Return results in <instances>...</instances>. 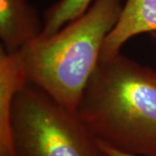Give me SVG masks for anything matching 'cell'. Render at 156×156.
<instances>
[{
    "label": "cell",
    "instance_id": "6da1fadb",
    "mask_svg": "<svg viewBox=\"0 0 156 156\" xmlns=\"http://www.w3.org/2000/svg\"><path fill=\"white\" fill-rule=\"evenodd\" d=\"M76 114L99 141L130 154L156 156V69L118 53L101 60Z\"/></svg>",
    "mask_w": 156,
    "mask_h": 156
},
{
    "label": "cell",
    "instance_id": "7a4b0ae2",
    "mask_svg": "<svg viewBox=\"0 0 156 156\" xmlns=\"http://www.w3.org/2000/svg\"><path fill=\"white\" fill-rule=\"evenodd\" d=\"M122 0H95L80 17L56 33L39 37L17 50L29 83L76 112L100 62L108 34L122 11Z\"/></svg>",
    "mask_w": 156,
    "mask_h": 156
},
{
    "label": "cell",
    "instance_id": "3957f363",
    "mask_svg": "<svg viewBox=\"0 0 156 156\" xmlns=\"http://www.w3.org/2000/svg\"><path fill=\"white\" fill-rule=\"evenodd\" d=\"M11 120L14 156H108L76 112L34 84L16 93Z\"/></svg>",
    "mask_w": 156,
    "mask_h": 156
},
{
    "label": "cell",
    "instance_id": "277c9868",
    "mask_svg": "<svg viewBox=\"0 0 156 156\" xmlns=\"http://www.w3.org/2000/svg\"><path fill=\"white\" fill-rule=\"evenodd\" d=\"M44 28L27 0H0L1 48L15 52L39 37Z\"/></svg>",
    "mask_w": 156,
    "mask_h": 156
},
{
    "label": "cell",
    "instance_id": "5b68a950",
    "mask_svg": "<svg viewBox=\"0 0 156 156\" xmlns=\"http://www.w3.org/2000/svg\"><path fill=\"white\" fill-rule=\"evenodd\" d=\"M156 31V0H127L115 27L108 34L101 50V60L121 52L124 44L141 33Z\"/></svg>",
    "mask_w": 156,
    "mask_h": 156
},
{
    "label": "cell",
    "instance_id": "8992f818",
    "mask_svg": "<svg viewBox=\"0 0 156 156\" xmlns=\"http://www.w3.org/2000/svg\"><path fill=\"white\" fill-rule=\"evenodd\" d=\"M27 83L17 51L0 49V156H14L11 108L14 96Z\"/></svg>",
    "mask_w": 156,
    "mask_h": 156
},
{
    "label": "cell",
    "instance_id": "52a82bcc",
    "mask_svg": "<svg viewBox=\"0 0 156 156\" xmlns=\"http://www.w3.org/2000/svg\"><path fill=\"white\" fill-rule=\"evenodd\" d=\"M92 0H59L48 8L44 15V28L40 37L56 33L68 23L89 9Z\"/></svg>",
    "mask_w": 156,
    "mask_h": 156
},
{
    "label": "cell",
    "instance_id": "ba28073f",
    "mask_svg": "<svg viewBox=\"0 0 156 156\" xmlns=\"http://www.w3.org/2000/svg\"><path fill=\"white\" fill-rule=\"evenodd\" d=\"M98 142L100 144L101 147L102 148V150L106 153L108 156H140L134 155V154H127V153H123V152H121V151H118L116 149L111 147L110 146L107 145V144L101 142V141H99V140H98Z\"/></svg>",
    "mask_w": 156,
    "mask_h": 156
},
{
    "label": "cell",
    "instance_id": "9c48e42d",
    "mask_svg": "<svg viewBox=\"0 0 156 156\" xmlns=\"http://www.w3.org/2000/svg\"><path fill=\"white\" fill-rule=\"evenodd\" d=\"M151 36L156 40V31L155 32H152V33H151Z\"/></svg>",
    "mask_w": 156,
    "mask_h": 156
}]
</instances>
